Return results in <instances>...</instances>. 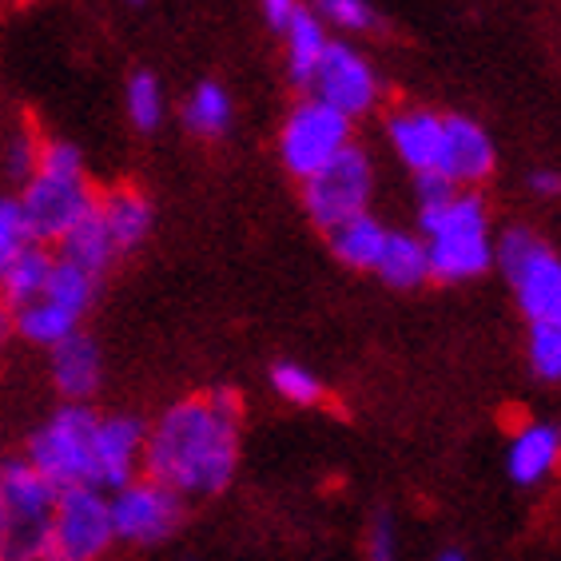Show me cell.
<instances>
[{"label": "cell", "mask_w": 561, "mask_h": 561, "mask_svg": "<svg viewBox=\"0 0 561 561\" xmlns=\"http://www.w3.org/2000/svg\"><path fill=\"white\" fill-rule=\"evenodd\" d=\"M239 419L243 402L227 387L172 402L148 426L144 474L184 502L224 494L239 470Z\"/></svg>", "instance_id": "1"}, {"label": "cell", "mask_w": 561, "mask_h": 561, "mask_svg": "<svg viewBox=\"0 0 561 561\" xmlns=\"http://www.w3.org/2000/svg\"><path fill=\"white\" fill-rule=\"evenodd\" d=\"M419 227L426 239V255H431V279L462 283L494 263V239H490L482 195L458 192L443 207H422Z\"/></svg>", "instance_id": "2"}, {"label": "cell", "mask_w": 561, "mask_h": 561, "mask_svg": "<svg viewBox=\"0 0 561 561\" xmlns=\"http://www.w3.org/2000/svg\"><path fill=\"white\" fill-rule=\"evenodd\" d=\"M96 426L100 414L88 402H65L28 438V454L24 458L60 494L92 486L96 482Z\"/></svg>", "instance_id": "3"}, {"label": "cell", "mask_w": 561, "mask_h": 561, "mask_svg": "<svg viewBox=\"0 0 561 561\" xmlns=\"http://www.w3.org/2000/svg\"><path fill=\"white\" fill-rule=\"evenodd\" d=\"M0 490L9 506V526L0 534V561H48L60 490L36 474L28 458L0 462Z\"/></svg>", "instance_id": "4"}, {"label": "cell", "mask_w": 561, "mask_h": 561, "mask_svg": "<svg viewBox=\"0 0 561 561\" xmlns=\"http://www.w3.org/2000/svg\"><path fill=\"white\" fill-rule=\"evenodd\" d=\"M497 267L506 271L522 314L534 323L561 327V260L526 227H510L494 243Z\"/></svg>", "instance_id": "5"}, {"label": "cell", "mask_w": 561, "mask_h": 561, "mask_svg": "<svg viewBox=\"0 0 561 561\" xmlns=\"http://www.w3.org/2000/svg\"><path fill=\"white\" fill-rule=\"evenodd\" d=\"M370 192H375V168H370L367 151L351 144L327 163L323 172H314L302 184V204H307V216L323 231H335L339 224L367 211Z\"/></svg>", "instance_id": "6"}, {"label": "cell", "mask_w": 561, "mask_h": 561, "mask_svg": "<svg viewBox=\"0 0 561 561\" xmlns=\"http://www.w3.org/2000/svg\"><path fill=\"white\" fill-rule=\"evenodd\" d=\"M112 497V526H116V541L136 546V550H151L163 546L175 529L184 526L187 502L175 490H168L156 478L140 474Z\"/></svg>", "instance_id": "7"}, {"label": "cell", "mask_w": 561, "mask_h": 561, "mask_svg": "<svg viewBox=\"0 0 561 561\" xmlns=\"http://www.w3.org/2000/svg\"><path fill=\"white\" fill-rule=\"evenodd\" d=\"M112 546H116L112 497L92 486L60 494L53 518V541H48V561H104V553Z\"/></svg>", "instance_id": "8"}, {"label": "cell", "mask_w": 561, "mask_h": 561, "mask_svg": "<svg viewBox=\"0 0 561 561\" xmlns=\"http://www.w3.org/2000/svg\"><path fill=\"white\" fill-rule=\"evenodd\" d=\"M343 148H351V119L339 116L327 104H319V100H302L299 108L287 116V124H283V136H279L283 168L291 175H299L302 184L314 172H323Z\"/></svg>", "instance_id": "9"}, {"label": "cell", "mask_w": 561, "mask_h": 561, "mask_svg": "<svg viewBox=\"0 0 561 561\" xmlns=\"http://www.w3.org/2000/svg\"><path fill=\"white\" fill-rule=\"evenodd\" d=\"M100 199L84 184V175H44L36 172L21 195V211L33 243H60Z\"/></svg>", "instance_id": "10"}, {"label": "cell", "mask_w": 561, "mask_h": 561, "mask_svg": "<svg viewBox=\"0 0 561 561\" xmlns=\"http://www.w3.org/2000/svg\"><path fill=\"white\" fill-rule=\"evenodd\" d=\"M307 88H311V100L335 108L339 116H346V119L370 112L378 100L375 72H370L367 60H363L355 48H346V44H327L323 60H319V68H314Z\"/></svg>", "instance_id": "11"}, {"label": "cell", "mask_w": 561, "mask_h": 561, "mask_svg": "<svg viewBox=\"0 0 561 561\" xmlns=\"http://www.w3.org/2000/svg\"><path fill=\"white\" fill-rule=\"evenodd\" d=\"M144 446H148V422L136 414H100L96 426V482L104 494H116L144 474Z\"/></svg>", "instance_id": "12"}, {"label": "cell", "mask_w": 561, "mask_h": 561, "mask_svg": "<svg viewBox=\"0 0 561 561\" xmlns=\"http://www.w3.org/2000/svg\"><path fill=\"white\" fill-rule=\"evenodd\" d=\"M443 160L438 175H446L454 187L458 184H482L494 172V144L474 119L466 116H443Z\"/></svg>", "instance_id": "13"}, {"label": "cell", "mask_w": 561, "mask_h": 561, "mask_svg": "<svg viewBox=\"0 0 561 561\" xmlns=\"http://www.w3.org/2000/svg\"><path fill=\"white\" fill-rule=\"evenodd\" d=\"M561 466V426L526 422L506 446V474L514 486H541Z\"/></svg>", "instance_id": "14"}, {"label": "cell", "mask_w": 561, "mask_h": 561, "mask_svg": "<svg viewBox=\"0 0 561 561\" xmlns=\"http://www.w3.org/2000/svg\"><path fill=\"white\" fill-rule=\"evenodd\" d=\"M104 363H100V346L92 335L76 331L60 346H53V387L65 402H88L100 390Z\"/></svg>", "instance_id": "15"}, {"label": "cell", "mask_w": 561, "mask_h": 561, "mask_svg": "<svg viewBox=\"0 0 561 561\" xmlns=\"http://www.w3.org/2000/svg\"><path fill=\"white\" fill-rule=\"evenodd\" d=\"M443 116L422 108H407L390 116V144L402 156V163L411 172H438V160H443Z\"/></svg>", "instance_id": "16"}, {"label": "cell", "mask_w": 561, "mask_h": 561, "mask_svg": "<svg viewBox=\"0 0 561 561\" xmlns=\"http://www.w3.org/2000/svg\"><path fill=\"white\" fill-rule=\"evenodd\" d=\"M53 263L56 255L44 251V243H28V248L12 260V267L4 271L0 279V299L9 311H21V307H33V302L44 299L48 291V279H53Z\"/></svg>", "instance_id": "17"}, {"label": "cell", "mask_w": 561, "mask_h": 561, "mask_svg": "<svg viewBox=\"0 0 561 561\" xmlns=\"http://www.w3.org/2000/svg\"><path fill=\"white\" fill-rule=\"evenodd\" d=\"M116 255L119 251L108 236V224H104V216H100V204L92 207V211H88V216L80 219L65 239H60V260L84 267L88 275H96V279L112 267Z\"/></svg>", "instance_id": "18"}, {"label": "cell", "mask_w": 561, "mask_h": 561, "mask_svg": "<svg viewBox=\"0 0 561 561\" xmlns=\"http://www.w3.org/2000/svg\"><path fill=\"white\" fill-rule=\"evenodd\" d=\"M378 279L399 291H414L431 279V255H426V239L407 236V231H390L382 260H378Z\"/></svg>", "instance_id": "19"}, {"label": "cell", "mask_w": 561, "mask_h": 561, "mask_svg": "<svg viewBox=\"0 0 561 561\" xmlns=\"http://www.w3.org/2000/svg\"><path fill=\"white\" fill-rule=\"evenodd\" d=\"M100 216L108 224V236L116 243V251L140 248L151 231V204L148 195H140L136 187H116L100 199Z\"/></svg>", "instance_id": "20"}, {"label": "cell", "mask_w": 561, "mask_h": 561, "mask_svg": "<svg viewBox=\"0 0 561 561\" xmlns=\"http://www.w3.org/2000/svg\"><path fill=\"white\" fill-rule=\"evenodd\" d=\"M331 236V251H335V260L346 263V267L355 271H375L378 260H382V248H387V227L378 224L370 211H363V216L346 219V224H339L335 231H327Z\"/></svg>", "instance_id": "21"}, {"label": "cell", "mask_w": 561, "mask_h": 561, "mask_svg": "<svg viewBox=\"0 0 561 561\" xmlns=\"http://www.w3.org/2000/svg\"><path fill=\"white\" fill-rule=\"evenodd\" d=\"M283 33H287V65H291V80L311 84L314 68H319L327 44H331L323 33V24H319V12L295 9V16L287 21Z\"/></svg>", "instance_id": "22"}, {"label": "cell", "mask_w": 561, "mask_h": 561, "mask_svg": "<svg viewBox=\"0 0 561 561\" xmlns=\"http://www.w3.org/2000/svg\"><path fill=\"white\" fill-rule=\"evenodd\" d=\"M12 331H16L21 339H28V343L53 351V346H60L65 339H72L76 331H80V319L68 314L65 307L41 299V302H33V307L12 311Z\"/></svg>", "instance_id": "23"}, {"label": "cell", "mask_w": 561, "mask_h": 561, "mask_svg": "<svg viewBox=\"0 0 561 561\" xmlns=\"http://www.w3.org/2000/svg\"><path fill=\"white\" fill-rule=\"evenodd\" d=\"M96 283H100L96 275H88L84 267H76V263L56 255L53 279H48L44 299L56 302V307H65V311L76 314V319H84V311L92 307V299H96Z\"/></svg>", "instance_id": "24"}, {"label": "cell", "mask_w": 561, "mask_h": 561, "mask_svg": "<svg viewBox=\"0 0 561 561\" xmlns=\"http://www.w3.org/2000/svg\"><path fill=\"white\" fill-rule=\"evenodd\" d=\"M184 124L195 136H224L227 131V124H231V100H227V92L216 80L195 88V96L187 100L184 108Z\"/></svg>", "instance_id": "25"}, {"label": "cell", "mask_w": 561, "mask_h": 561, "mask_svg": "<svg viewBox=\"0 0 561 561\" xmlns=\"http://www.w3.org/2000/svg\"><path fill=\"white\" fill-rule=\"evenodd\" d=\"M271 387H275L279 399L295 402V407H314V402H323V382H319L307 367H299V363H275V367H271Z\"/></svg>", "instance_id": "26"}, {"label": "cell", "mask_w": 561, "mask_h": 561, "mask_svg": "<svg viewBox=\"0 0 561 561\" xmlns=\"http://www.w3.org/2000/svg\"><path fill=\"white\" fill-rule=\"evenodd\" d=\"M529 370L541 382H561V327L553 323L529 327Z\"/></svg>", "instance_id": "27"}, {"label": "cell", "mask_w": 561, "mask_h": 561, "mask_svg": "<svg viewBox=\"0 0 561 561\" xmlns=\"http://www.w3.org/2000/svg\"><path fill=\"white\" fill-rule=\"evenodd\" d=\"M128 116L136 128L151 131L160 124L163 116V96H160V84H156V76L151 72H136L128 84Z\"/></svg>", "instance_id": "28"}, {"label": "cell", "mask_w": 561, "mask_h": 561, "mask_svg": "<svg viewBox=\"0 0 561 561\" xmlns=\"http://www.w3.org/2000/svg\"><path fill=\"white\" fill-rule=\"evenodd\" d=\"M28 243H33V236H28V224H24L21 199H0V279H4V271L12 267V260Z\"/></svg>", "instance_id": "29"}, {"label": "cell", "mask_w": 561, "mask_h": 561, "mask_svg": "<svg viewBox=\"0 0 561 561\" xmlns=\"http://www.w3.org/2000/svg\"><path fill=\"white\" fill-rule=\"evenodd\" d=\"M319 16L339 28H351V33H367L378 21L367 0H319Z\"/></svg>", "instance_id": "30"}, {"label": "cell", "mask_w": 561, "mask_h": 561, "mask_svg": "<svg viewBox=\"0 0 561 561\" xmlns=\"http://www.w3.org/2000/svg\"><path fill=\"white\" fill-rule=\"evenodd\" d=\"M36 172L44 175H84V160H80V151L65 140H53L41 148V163H36Z\"/></svg>", "instance_id": "31"}, {"label": "cell", "mask_w": 561, "mask_h": 561, "mask_svg": "<svg viewBox=\"0 0 561 561\" xmlns=\"http://www.w3.org/2000/svg\"><path fill=\"white\" fill-rule=\"evenodd\" d=\"M367 561H399V541H394V522H390V514H378L375 526H370Z\"/></svg>", "instance_id": "32"}, {"label": "cell", "mask_w": 561, "mask_h": 561, "mask_svg": "<svg viewBox=\"0 0 561 561\" xmlns=\"http://www.w3.org/2000/svg\"><path fill=\"white\" fill-rule=\"evenodd\" d=\"M454 195H458V187H454L446 175H438V172H422L419 175V211H422V207L450 204Z\"/></svg>", "instance_id": "33"}, {"label": "cell", "mask_w": 561, "mask_h": 561, "mask_svg": "<svg viewBox=\"0 0 561 561\" xmlns=\"http://www.w3.org/2000/svg\"><path fill=\"white\" fill-rule=\"evenodd\" d=\"M36 163H41V148H36L28 136H21V140H12V148H9V172L16 175V180H33L36 175Z\"/></svg>", "instance_id": "34"}, {"label": "cell", "mask_w": 561, "mask_h": 561, "mask_svg": "<svg viewBox=\"0 0 561 561\" xmlns=\"http://www.w3.org/2000/svg\"><path fill=\"white\" fill-rule=\"evenodd\" d=\"M295 0H263V12H267V21L275 24V28H287V21L295 16Z\"/></svg>", "instance_id": "35"}, {"label": "cell", "mask_w": 561, "mask_h": 561, "mask_svg": "<svg viewBox=\"0 0 561 561\" xmlns=\"http://www.w3.org/2000/svg\"><path fill=\"white\" fill-rule=\"evenodd\" d=\"M529 187L538 195H561V172H550V168H541V172L529 175Z\"/></svg>", "instance_id": "36"}, {"label": "cell", "mask_w": 561, "mask_h": 561, "mask_svg": "<svg viewBox=\"0 0 561 561\" xmlns=\"http://www.w3.org/2000/svg\"><path fill=\"white\" fill-rule=\"evenodd\" d=\"M9 335H16V331H12V311L4 307V299H0V346L9 343Z\"/></svg>", "instance_id": "37"}, {"label": "cell", "mask_w": 561, "mask_h": 561, "mask_svg": "<svg viewBox=\"0 0 561 561\" xmlns=\"http://www.w3.org/2000/svg\"><path fill=\"white\" fill-rule=\"evenodd\" d=\"M4 526H9V506H4V490H0V534H4Z\"/></svg>", "instance_id": "38"}, {"label": "cell", "mask_w": 561, "mask_h": 561, "mask_svg": "<svg viewBox=\"0 0 561 561\" xmlns=\"http://www.w3.org/2000/svg\"><path fill=\"white\" fill-rule=\"evenodd\" d=\"M434 561H466V558H462V553H458V550H446V553H438V558H434Z\"/></svg>", "instance_id": "39"}]
</instances>
